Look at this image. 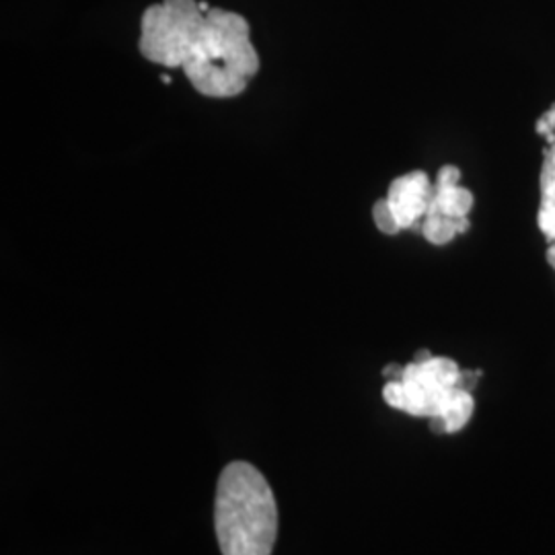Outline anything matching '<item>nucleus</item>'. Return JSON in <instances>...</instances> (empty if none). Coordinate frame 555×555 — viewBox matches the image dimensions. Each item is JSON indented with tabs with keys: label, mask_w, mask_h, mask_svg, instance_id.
Instances as JSON below:
<instances>
[{
	"label": "nucleus",
	"mask_w": 555,
	"mask_h": 555,
	"mask_svg": "<svg viewBox=\"0 0 555 555\" xmlns=\"http://www.w3.org/2000/svg\"><path fill=\"white\" fill-rule=\"evenodd\" d=\"M215 533L222 555H272L278 506L272 486L249 461H231L220 472L215 496Z\"/></svg>",
	"instance_id": "nucleus-1"
},
{
	"label": "nucleus",
	"mask_w": 555,
	"mask_h": 555,
	"mask_svg": "<svg viewBox=\"0 0 555 555\" xmlns=\"http://www.w3.org/2000/svg\"><path fill=\"white\" fill-rule=\"evenodd\" d=\"M535 132L539 137L547 140L550 146L555 144V103H552L550 109L541 118L537 119Z\"/></svg>",
	"instance_id": "nucleus-11"
},
{
	"label": "nucleus",
	"mask_w": 555,
	"mask_h": 555,
	"mask_svg": "<svg viewBox=\"0 0 555 555\" xmlns=\"http://www.w3.org/2000/svg\"><path fill=\"white\" fill-rule=\"evenodd\" d=\"M476 198L461 183H435V198L428 212H440L451 219H469Z\"/></svg>",
	"instance_id": "nucleus-7"
},
{
	"label": "nucleus",
	"mask_w": 555,
	"mask_h": 555,
	"mask_svg": "<svg viewBox=\"0 0 555 555\" xmlns=\"http://www.w3.org/2000/svg\"><path fill=\"white\" fill-rule=\"evenodd\" d=\"M474 412H476V399L469 389H461L451 408L444 412V416L430 420V430L435 435H456L469 424Z\"/></svg>",
	"instance_id": "nucleus-8"
},
{
	"label": "nucleus",
	"mask_w": 555,
	"mask_h": 555,
	"mask_svg": "<svg viewBox=\"0 0 555 555\" xmlns=\"http://www.w3.org/2000/svg\"><path fill=\"white\" fill-rule=\"evenodd\" d=\"M435 198V185L424 171H412L393 179L387 190V202L396 212L401 229H412L426 217Z\"/></svg>",
	"instance_id": "nucleus-5"
},
{
	"label": "nucleus",
	"mask_w": 555,
	"mask_h": 555,
	"mask_svg": "<svg viewBox=\"0 0 555 555\" xmlns=\"http://www.w3.org/2000/svg\"><path fill=\"white\" fill-rule=\"evenodd\" d=\"M461 366L453 358L430 357L403 366L397 380H387L383 399L389 408L408 416L438 420L455 401L463 387Z\"/></svg>",
	"instance_id": "nucleus-3"
},
{
	"label": "nucleus",
	"mask_w": 555,
	"mask_h": 555,
	"mask_svg": "<svg viewBox=\"0 0 555 555\" xmlns=\"http://www.w3.org/2000/svg\"><path fill=\"white\" fill-rule=\"evenodd\" d=\"M472 227L469 219H451V217H444L440 212H426V217L422 219V235L433 243V245H447L451 243L453 238L467 233Z\"/></svg>",
	"instance_id": "nucleus-9"
},
{
	"label": "nucleus",
	"mask_w": 555,
	"mask_h": 555,
	"mask_svg": "<svg viewBox=\"0 0 555 555\" xmlns=\"http://www.w3.org/2000/svg\"><path fill=\"white\" fill-rule=\"evenodd\" d=\"M373 219H375L378 231L385 235H397L399 231H403L387 198L378 199L377 204L373 206Z\"/></svg>",
	"instance_id": "nucleus-10"
},
{
	"label": "nucleus",
	"mask_w": 555,
	"mask_h": 555,
	"mask_svg": "<svg viewBox=\"0 0 555 555\" xmlns=\"http://www.w3.org/2000/svg\"><path fill=\"white\" fill-rule=\"evenodd\" d=\"M537 224L547 241V261L555 272V144L545 149V159L541 165Z\"/></svg>",
	"instance_id": "nucleus-6"
},
{
	"label": "nucleus",
	"mask_w": 555,
	"mask_h": 555,
	"mask_svg": "<svg viewBox=\"0 0 555 555\" xmlns=\"http://www.w3.org/2000/svg\"><path fill=\"white\" fill-rule=\"evenodd\" d=\"M212 7L198 0H163L140 20V54L167 68H181Z\"/></svg>",
	"instance_id": "nucleus-4"
},
{
	"label": "nucleus",
	"mask_w": 555,
	"mask_h": 555,
	"mask_svg": "<svg viewBox=\"0 0 555 555\" xmlns=\"http://www.w3.org/2000/svg\"><path fill=\"white\" fill-rule=\"evenodd\" d=\"M192 87L212 100L237 98L259 73V56L249 21L212 7L204 29L181 66Z\"/></svg>",
	"instance_id": "nucleus-2"
}]
</instances>
